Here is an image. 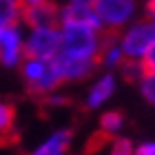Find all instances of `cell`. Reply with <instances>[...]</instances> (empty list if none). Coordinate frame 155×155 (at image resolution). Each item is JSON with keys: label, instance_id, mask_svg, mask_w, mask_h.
Returning <instances> with one entry per match:
<instances>
[{"label": "cell", "instance_id": "12", "mask_svg": "<svg viewBox=\"0 0 155 155\" xmlns=\"http://www.w3.org/2000/svg\"><path fill=\"white\" fill-rule=\"evenodd\" d=\"M122 62H124V51H122V47H120L117 33H107L104 31L100 51H97V64L104 67L107 71H113Z\"/></svg>", "mask_w": 155, "mask_h": 155}, {"label": "cell", "instance_id": "6", "mask_svg": "<svg viewBox=\"0 0 155 155\" xmlns=\"http://www.w3.org/2000/svg\"><path fill=\"white\" fill-rule=\"evenodd\" d=\"M22 60H25V31L22 22H16L0 31V64L7 69H18Z\"/></svg>", "mask_w": 155, "mask_h": 155}, {"label": "cell", "instance_id": "13", "mask_svg": "<svg viewBox=\"0 0 155 155\" xmlns=\"http://www.w3.org/2000/svg\"><path fill=\"white\" fill-rule=\"evenodd\" d=\"M16 133V107L0 100V142H7Z\"/></svg>", "mask_w": 155, "mask_h": 155}, {"label": "cell", "instance_id": "21", "mask_svg": "<svg viewBox=\"0 0 155 155\" xmlns=\"http://www.w3.org/2000/svg\"><path fill=\"white\" fill-rule=\"evenodd\" d=\"M144 11L155 18V0H144Z\"/></svg>", "mask_w": 155, "mask_h": 155}, {"label": "cell", "instance_id": "1", "mask_svg": "<svg viewBox=\"0 0 155 155\" xmlns=\"http://www.w3.org/2000/svg\"><path fill=\"white\" fill-rule=\"evenodd\" d=\"M58 29H60L58 53L97 62V51H100V45L104 38L102 29L89 27V25H58Z\"/></svg>", "mask_w": 155, "mask_h": 155}, {"label": "cell", "instance_id": "11", "mask_svg": "<svg viewBox=\"0 0 155 155\" xmlns=\"http://www.w3.org/2000/svg\"><path fill=\"white\" fill-rule=\"evenodd\" d=\"M73 144V131L71 129H58L36 144L29 155H67Z\"/></svg>", "mask_w": 155, "mask_h": 155}, {"label": "cell", "instance_id": "8", "mask_svg": "<svg viewBox=\"0 0 155 155\" xmlns=\"http://www.w3.org/2000/svg\"><path fill=\"white\" fill-rule=\"evenodd\" d=\"M115 89H117V78H115V73H113V71L102 73V75L89 87V93H87V97H84V109H87V111H97V109H102L104 104L113 97Z\"/></svg>", "mask_w": 155, "mask_h": 155}, {"label": "cell", "instance_id": "2", "mask_svg": "<svg viewBox=\"0 0 155 155\" xmlns=\"http://www.w3.org/2000/svg\"><path fill=\"white\" fill-rule=\"evenodd\" d=\"M20 78H22L27 91L36 97H45L47 93L60 89V75L53 60L47 58H25L20 62Z\"/></svg>", "mask_w": 155, "mask_h": 155}, {"label": "cell", "instance_id": "14", "mask_svg": "<svg viewBox=\"0 0 155 155\" xmlns=\"http://www.w3.org/2000/svg\"><path fill=\"white\" fill-rule=\"evenodd\" d=\"M124 129V115L120 111H104L100 115V133L107 137L120 135V131Z\"/></svg>", "mask_w": 155, "mask_h": 155}, {"label": "cell", "instance_id": "16", "mask_svg": "<svg viewBox=\"0 0 155 155\" xmlns=\"http://www.w3.org/2000/svg\"><path fill=\"white\" fill-rule=\"evenodd\" d=\"M137 89H140V95L149 104L155 107V71L144 69V73L140 75V80H137Z\"/></svg>", "mask_w": 155, "mask_h": 155}, {"label": "cell", "instance_id": "10", "mask_svg": "<svg viewBox=\"0 0 155 155\" xmlns=\"http://www.w3.org/2000/svg\"><path fill=\"white\" fill-rule=\"evenodd\" d=\"M58 25H89V27H97L100 29V22H97L93 7L69 2V0H64L58 7Z\"/></svg>", "mask_w": 155, "mask_h": 155}, {"label": "cell", "instance_id": "9", "mask_svg": "<svg viewBox=\"0 0 155 155\" xmlns=\"http://www.w3.org/2000/svg\"><path fill=\"white\" fill-rule=\"evenodd\" d=\"M58 2L55 0H40L36 5H25L20 11V22L25 27L40 25H58Z\"/></svg>", "mask_w": 155, "mask_h": 155}, {"label": "cell", "instance_id": "4", "mask_svg": "<svg viewBox=\"0 0 155 155\" xmlns=\"http://www.w3.org/2000/svg\"><path fill=\"white\" fill-rule=\"evenodd\" d=\"M93 9L102 31L120 33L129 22L137 18L140 2L137 0H95Z\"/></svg>", "mask_w": 155, "mask_h": 155}, {"label": "cell", "instance_id": "17", "mask_svg": "<svg viewBox=\"0 0 155 155\" xmlns=\"http://www.w3.org/2000/svg\"><path fill=\"white\" fill-rule=\"evenodd\" d=\"M120 69V73H122L129 82H137L140 80V75L144 73V64H142V60H129V58H124V62L117 67Z\"/></svg>", "mask_w": 155, "mask_h": 155}, {"label": "cell", "instance_id": "3", "mask_svg": "<svg viewBox=\"0 0 155 155\" xmlns=\"http://www.w3.org/2000/svg\"><path fill=\"white\" fill-rule=\"evenodd\" d=\"M117 40L124 51V58L142 60L146 51L155 45V18L149 13L144 18H135L117 33Z\"/></svg>", "mask_w": 155, "mask_h": 155}, {"label": "cell", "instance_id": "5", "mask_svg": "<svg viewBox=\"0 0 155 155\" xmlns=\"http://www.w3.org/2000/svg\"><path fill=\"white\" fill-rule=\"evenodd\" d=\"M60 51V29L58 25L27 27L25 31V58H47L53 60Z\"/></svg>", "mask_w": 155, "mask_h": 155}, {"label": "cell", "instance_id": "19", "mask_svg": "<svg viewBox=\"0 0 155 155\" xmlns=\"http://www.w3.org/2000/svg\"><path fill=\"white\" fill-rule=\"evenodd\" d=\"M133 155H155V140H146L133 146Z\"/></svg>", "mask_w": 155, "mask_h": 155}, {"label": "cell", "instance_id": "18", "mask_svg": "<svg viewBox=\"0 0 155 155\" xmlns=\"http://www.w3.org/2000/svg\"><path fill=\"white\" fill-rule=\"evenodd\" d=\"M133 144L129 137L124 135H115L111 140V149H109V155H133Z\"/></svg>", "mask_w": 155, "mask_h": 155}, {"label": "cell", "instance_id": "7", "mask_svg": "<svg viewBox=\"0 0 155 155\" xmlns=\"http://www.w3.org/2000/svg\"><path fill=\"white\" fill-rule=\"evenodd\" d=\"M53 64H55V69H58V75H60L62 82H80V80H84V78H89L91 73H93L97 62L58 53L53 58Z\"/></svg>", "mask_w": 155, "mask_h": 155}, {"label": "cell", "instance_id": "22", "mask_svg": "<svg viewBox=\"0 0 155 155\" xmlns=\"http://www.w3.org/2000/svg\"><path fill=\"white\" fill-rule=\"evenodd\" d=\"M69 2H78V5H91V7H93V2H95V0H69Z\"/></svg>", "mask_w": 155, "mask_h": 155}, {"label": "cell", "instance_id": "15", "mask_svg": "<svg viewBox=\"0 0 155 155\" xmlns=\"http://www.w3.org/2000/svg\"><path fill=\"white\" fill-rule=\"evenodd\" d=\"M20 11H22L20 0H0V31L9 25L20 22Z\"/></svg>", "mask_w": 155, "mask_h": 155}, {"label": "cell", "instance_id": "20", "mask_svg": "<svg viewBox=\"0 0 155 155\" xmlns=\"http://www.w3.org/2000/svg\"><path fill=\"white\" fill-rule=\"evenodd\" d=\"M142 64H144V69H149V71H155V45L146 51V55L142 58Z\"/></svg>", "mask_w": 155, "mask_h": 155}]
</instances>
